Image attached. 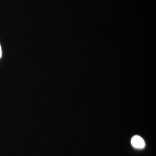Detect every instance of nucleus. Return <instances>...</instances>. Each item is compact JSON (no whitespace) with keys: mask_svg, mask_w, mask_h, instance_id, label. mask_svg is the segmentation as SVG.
Masks as SVG:
<instances>
[{"mask_svg":"<svg viewBox=\"0 0 156 156\" xmlns=\"http://www.w3.org/2000/svg\"><path fill=\"white\" fill-rule=\"evenodd\" d=\"M131 143L134 147L137 149H143L145 146L144 140L138 135H135L132 137Z\"/></svg>","mask_w":156,"mask_h":156,"instance_id":"1","label":"nucleus"},{"mask_svg":"<svg viewBox=\"0 0 156 156\" xmlns=\"http://www.w3.org/2000/svg\"><path fill=\"white\" fill-rule=\"evenodd\" d=\"M2 48H1V45H0V58L2 57Z\"/></svg>","mask_w":156,"mask_h":156,"instance_id":"2","label":"nucleus"}]
</instances>
